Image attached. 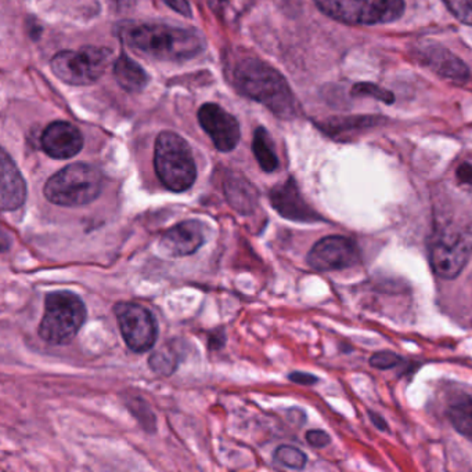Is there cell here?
<instances>
[{
	"mask_svg": "<svg viewBox=\"0 0 472 472\" xmlns=\"http://www.w3.org/2000/svg\"><path fill=\"white\" fill-rule=\"evenodd\" d=\"M271 201L274 209L292 221L301 223H316L322 220L317 213L303 201V195L292 178L274 186L271 192Z\"/></svg>",
	"mask_w": 472,
	"mask_h": 472,
	"instance_id": "obj_12",
	"label": "cell"
},
{
	"mask_svg": "<svg viewBox=\"0 0 472 472\" xmlns=\"http://www.w3.org/2000/svg\"><path fill=\"white\" fill-rule=\"evenodd\" d=\"M456 178L461 186H472V162H463L456 170Z\"/></svg>",
	"mask_w": 472,
	"mask_h": 472,
	"instance_id": "obj_27",
	"label": "cell"
},
{
	"mask_svg": "<svg viewBox=\"0 0 472 472\" xmlns=\"http://www.w3.org/2000/svg\"><path fill=\"white\" fill-rule=\"evenodd\" d=\"M231 85L245 97L262 104L282 119L297 116L292 87L273 66L257 57H244L231 66Z\"/></svg>",
	"mask_w": 472,
	"mask_h": 472,
	"instance_id": "obj_2",
	"label": "cell"
},
{
	"mask_svg": "<svg viewBox=\"0 0 472 472\" xmlns=\"http://www.w3.org/2000/svg\"><path fill=\"white\" fill-rule=\"evenodd\" d=\"M314 4L325 15L351 25L392 23L405 12L404 0H314Z\"/></svg>",
	"mask_w": 472,
	"mask_h": 472,
	"instance_id": "obj_7",
	"label": "cell"
},
{
	"mask_svg": "<svg viewBox=\"0 0 472 472\" xmlns=\"http://www.w3.org/2000/svg\"><path fill=\"white\" fill-rule=\"evenodd\" d=\"M274 460L287 468L297 469V471L305 468L306 466L305 453L301 452L297 447H288V445L277 447L274 452Z\"/></svg>",
	"mask_w": 472,
	"mask_h": 472,
	"instance_id": "obj_21",
	"label": "cell"
},
{
	"mask_svg": "<svg viewBox=\"0 0 472 472\" xmlns=\"http://www.w3.org/2000/svg\"><path fill=\"white\" fill-rule=\"evenodd\" d=\"M149 364H150L153 372L162 376H170L178 367V359H176L172 349L164 346L159 351L154 352L153 356L150 357Z\"/></svg>",
	"mask_w": 472,
	"mask_h": 472,
	"instance_id": "obj_20",
	"label": "cell"
},
{
	"mask_svg": "<svg viewBox=\"0 0 472 472\" xmlns=\"http://www.w3.org/2000/svg\"><path fill=\"white\" fill-rule=\"evenodd\" d=\"M87 319V306L81 297L71 292L47 295L45 314L39 325L42 340L56 346L68 344Z\"/></svg>",
	"mask_w": 472,
	"mask_h": 472,
	"instance_id": "obj_5",
	"label": "cell"
},
{
	"mask_svg": "<svg viewBox=\"0 0 472 472\" xmlns=\"http://www.w3.org/2000/svg\"><path fill=\"white\" fill-rule=\"evenodd\" d=\"M114 76L119 86L128 93H140L150 81L148 72L124 53L114 64Z\"/></svg>",
	"mask_w": 472,
	"mask_h": 472,
	"instance_id": "obj_17",
	"label": "cell"
},
{
	"mask_svg": "<svg viewBox=\"0 0 472 472\" xmlns=\"http://www.w3.org/2000/svg\"><path fill=\"white\" fill-rule=\"evenodd\" d=\"M359 263V249L346 236H325L320 239L308 255V264L316 271H338Z\"/></svg>",
	"mask_w": 472,
	"mask_h": 472,
	"instance_id": "obj_10",
	"label": "cell"
},
{
	"mask_svg": "<svg viewBox=\"0 0 472 472\" xmlns=\"http://www.w3.org/2000/svg\"><path fill=\"white\" fill-rule=\"evenodd\" d=\"M444 2L457 20L472 25V0H444Z\"/></svg>",
	"mask_w": 472,
	"mask_h": 472,
	"instance_id": "obj_24",
	"label": "cell"
},
{
	"mask_svg": "<svg viewBox=\"0 0 472 472\" xmlns=\"http://www.w3.org/2000/svg\"><path fill=\"white\" fill-rule=\"evenodd\" d=\"M2 209L15 210L23 206L26 198V186L20 170L7 152L2 151Z\"/></svg>",
	"mask_w": 472,
	"mask_h": 472,
	"instance_id": "obj_16",
	"label": "cell"
},
{
	"mask_svg": "<svg viewBox=\"0 0 472 472\" xmlns=\"http://www.w3.org/2000/svg\"><path fill=\"white\" fill-rule=\"evenodd\" d=\"M204 244L202 224L197 220L183 221L168 229L162 236L161 249L170 257L193 255Z\"/></svg>",
	"mask_w": 472,
	"mask_h": 472,
	"instance_id": "obj_14",
	"label": "cell"
},
{
	"mask_svg": "<svg viewBox=\"0 0 472 472\" xmlns=\"http://www.w3.org/2000/svg\"><path fill=\"white\" fill-rule=\"evenodd\" d=\"M199 122L216 149L222 152L233 151L240 141V125L233 115L218 105L208 103L200 108Z\"/></svg>",
	"mask_w": 472,
	"mask_h": 472,
	"instance_id": "obj_11",
	"label": "cell"
},
{
	"mask_svg": "<svg viewBox=\"0 0 472 472\" xmlns=\"http://www.w3.org/2000/svg\"><path fill=\"white\" fill-rule=\"evenodd\" d=\"M377 117L373 116H357V117H345V119H334V121L329 122V129L334 130V132H344V130L349 129H360V127H367L375 125L377 122Z\"/></svg>",
	"mask_w": 472,
	"mask_h": 472,
	"instance_id": "obj_23",
	"label": "cell"
},
{
	"mask_svg": "<svg viewBox=\"0 0 472 472\" xmlns=\"http://www.w3.org/2000/svg\"><path fill=\"white\" fill-rule=\"evenodd\" d=\"M290 380L301 384V386H312V384L317 383V378L314 377V376L300 372L292 373V375H290Z\"/></svg>",
	"mask_w": 472,
	"mask_h": 472,
	"instance_id": "obj_29",
	"label": "cell"
},
{
	"mask_svg": "<svg viewBox=\"0 0 472 472\" xmlns=\"http://www.w3.org/2000/svg\"><path fill=\"white\" fill-rule=\"evenodd\" d=\"M354 97H373L375 100L383 101L385 104H392L395 101V95L389 90L383 89L375 84H357L352 89Z\"/></svg>",
	"mask_w": 472,
	"mask_h": 472,
	"instance_id": "obj_22",
	"label": "cell"
},
{
	"mask_svg": "<svg viewBox=\"0 0 472 472\" xmlns=\"http://www.w3.org/2000/svg\"><path fill=\"white\" fill-rule=\"evenodd\" d=\"M447 417L456 431L472 442V398H464L452 405L447 410Z\"/></svg>",
	"mask_w": 472,
	"mask_h": 472,
	"instance_id": "obj_19",
	"label": "cell"
},
{
	"mask_svg": "<svg viewBox=\"0 0 472 472\" xmlns=\"http://www.w3.org/2000/svg\"><path fill=\"white\" fill-rule=\"evenodd\" d=\"M370 417H372L373 423L375 424V427L377 428L383 429V431H385L386 429V424L385 421L383 420V418L380 417V416L375 415V413H370Z\"/></svg>",
	"mask_w": 472,
	"mask_h": 472,
	"instance_id": "obj_30",
	"label": "cell"
},
{
	"mask_svg": "<svg viewBox=\"0 0 472 472\" xmlns=\"http://www.w3.org/2000/svg\"><path fill=\"white\" fill-rule=\"evenodd\" d=\"M165 4L183 17H191V6L188 0H164Z\"/></svg>",
	"mask_w": 472,
	"mask_h": 472,
	"instance_id": "obj_28",
	"label": "cell"
},
{
	"mask_svg": "<svg viewBox=\"0 0 472 472\" xmlns=\"http://www.w3.org/2000/svg\"><path fill=\"white\" fill-rule=\"evenodd\" d=\"M306 441L311 447L322 449V447H327L332 442L329 434L322 431V429H312V431L306 432Z\"/></svg>",
	"mask_w": 472,
	"mask_h": 472,
	"instance_id": "obj_26",
	"label": "cell"
},
{
	"mask_svg": "<svg viewBox=\"0 0 472 472\" xmlns=\"http://www.w3.org/2000/svg\"><path fill=\"white\" fill-rule=\"evenodd\" d=\"M42 148L56 159L76 156L84 146V137L74 125L68 122H53L42 135Z\"/></svg>",
	"mask_w": 472,
	"mask_h": 472,
	"instance_id": "obj_13",
	"label": "cell"
},
{
	"mask_svg": "<svg viewBox=\"0 0 472 472\" xmlns=\"http://www.w3.org/2000/svg\"><path fill=\"white\" fill-rule=\"evenodd\" d=\"M116 315L122 337L132 351L141 354L153 348L159 329L149 309L135 303H121L116 306Z\"/></svg>",
	"mask_w": 472,
	"mask_h": 472,
	"instance_id": "obj_9",
	"label": "cell"
},
{
	"mask_svg": "<svg viewBox=\"0 0 472 472\" xmlns=\"http://www.w3.org/2000/svg\"><path fill=\"white\" fill-rule=\"evenodd\" d=\"M113 52L107 47L84 46L79 50H64L50 61L53 74L72 86H87L103 76Z\"/></svg>",
	"mask_w": 472,
	"mask_h": 472,
	"instance_id": "obj_8",
	"label": "cell"
},
{
	"mask_svg": "<svg viewBox=\"0 0 472 472\" xmlns=\"http://www.w3.org/2000/svg\"><path fill=\"white\" fill-rule=\"evenodd\" d=\"M252 152L263 172L273 173L279 169V157L274 151L273 141L268 130L263 127H258L253 133Z\"/></svg>",
	"mask_w": 472,
	"mask_h": 472,
	"instance_id": "obj_18",
	"label": "cell"
},
{
	"mask_svg": "<svg viewBox=\"0 0 472 472\" xmlns=\"http://www.w3.org/2000/svg\"><path fill=\"white\" fill-rule=\"evenodd\" d=\"M118 35L130 50L153 60L181 63L197 57L205 49V39L199 29L168 24H122Z\"/></svg>",
	"mask_w": 472,
	"mask_h": 472,
	"instance_id": "obj_1",
	"label": "cell"
},
{
	"mask_svg": "<svg viewBox=\"0 0 472 472\" xmlns=\"http://www.w3.org/2000/svg\"><path fill=\"white\" fill-rule=\"evenodd\" d=\"M401 357H397L394 352L384 351L375 354L370 359V365L375 369L386 370L401 364Z\"/></svg>",
	"mask_w": 472,
	"mask_h": 472,
	"instance_id": "obj_25",
	"label": "cell"
},
{
	"mask_svg": "<svg viewBox=\"0 0 472 472\" xmlns=\"http://www.w3.org/2000/svg\"><path fill=\"white\" fill-rule=\"evenodd\" d=\"M428 256L435 274L444 279L457 278L472 256V226L436 228Z\"/></svg>",
	"mask_w": 472,
	"mask_h": 472,
	"instance_id": "obj_6",
	"label": "cell"
},
{
	"mask_svg": "<svg viewBox=\"0 0 472 472\" xmlns=\"http://www.w3.org/2000/svg\"><path fill=\"white\" fill-rule=\"evenodd\" d=\"M103 173L89 164H72L49 178L44 188L47 201L60 206H84L100 196Z\"/></svg>",
	"mask_w": 472,
	"mask_h": 472,
	"instance_id": "obj_3",
	"label": "cell"
},
{
	"mask_svg": "<svg viewBox=\"0 0 472 472\" xmlns=\"http://www.w3.org/2000/svg\"><path fill=\"white\" fill-rule=\"evenodd\" d=\"M154 166L159 181L173 192L191 188L197 177L196 162L185 138L173 132L157 137Z\"/></svg>",
	"mask_w": 472,
	"mask_h": 472,
	"instance_id": "obj_4",
	"label": "cell"
},
{
	"mask_svg": "<svg viewBox=\"0 0 472 472\" xmlns=\"http://www.w3.org/2000/svg\"><path fill=\"white\" fill-rule=\"evenodd\" d=\"M420 57L429 69L445 79H449L456 84H463L468 79L469 71L466 64L439 45L424 47L420 52Z\"/></svg>",
	"mask_w": 472,
	"mask_h": 472,
	"instance_id": "obj_15",
	"label": "cell"
}]
</instances>
